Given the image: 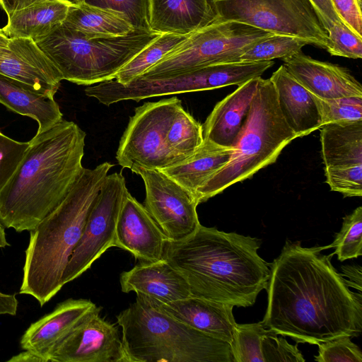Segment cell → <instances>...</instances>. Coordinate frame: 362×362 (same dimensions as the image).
Listing matches in <instances>:
<instances>
[{"label":"cell","instance_id":"1","mask_svg":"<svg viewBox=\"0 0 362 362\" xmlns=\"http://www.w3.org/2000/svg\"><path fill=\"white\" fill-rule=\"evenodd\" d=\"M327 246L304 247L287 240L270 264L266 328L296 343L317 344L362 331L361 294L345 284L322 254Z\"/></svg>","mask_w":362,"mask_h":362},{"label":"cell","instance_id":"2","mask_svg":"<svg viewBox=\"0 0 362 362\" xmlns=\"http://www.w3.org/2000/svg\"><path fill=\"white\" fill-rule=\"evenodd\" d=\"M259 247L256 238L200 224L184 240H166L163 259L185 279L192 296L246 308L266 289L269 278Z\"/></svg>","mask_w":362,"mask_h":362},{"label":"cell","instance_id":"3","mask_svg":"<svg viewBox=\"0 0 362 362\" xmlns=\"http://www.w3.org/2000/svg\"><path fill=\"white\" fill-rule=\"evenodd\" d=\"M86 134L62 119L37 133L16 171L0 190V223L30 231L66 197L83 170Z\"/></svg>","mask_w":362,"mask_h":362},{"label":"cell","instance_id":"4","mask_svg":"<svg viewBox=\"0 0 362 362\" xmlns=\"http://www.w3.org/2000/svg\"><path fill=\"white\" fill-rule=\"evenodd\" d=\"M114 165L83 168L64 200L30 231L20 293L43 306L63 287L62 276L98 192Z\"/></svg>","mask_w":362,"mask_h":362},{"label":"cell","instance_id":"5","mask_svg":"<svg viewBox=\"0 0 362 362\" xmlns=\"http://www.w3.org/2000/svg\"><path fill=\"white\" fill-rule=\"evenodd\" d=\"M127 362H234L230 344L160 311L144 297L117 315Z\"/></svg>","mask_w":362,"mask_h":362},{"label":"cell","instance_id":"6","mask_svg":"<svg viewBox=\"0 0 362 362\" xmlns=\"http://www.w3.org/2000/svg\"><path fill=\"white\" fill-rule=\"evenodd\" d=\"M295 139L279 110L273 83L269 78L260 77L228 162L197 190L196 201L198 204L206 202L228 187L250 178L274 163Z\"/></svg>","mask_w":362,"mask_h":362},{"label":"cell","instance_id":"7","mask_svg":"<svg viewBox=\"0 0 362 362\" xmlns=\"http://www.w3.org/2000/svg\"><path fill=\"white\" fill-rule=\"evenodd\" d=\"M160 35L134 29L122 36L88 39L62 24L35 42L63 80L91 86L115 79L120 69Z\"/></svg>","mask_w":362,"mask_h":362},{"label":"cell","instance_id":"8","mask_svg":"<svg viewBox=\"0 0 362 362\" xmlns=\"http://www.w3.org/2000/svg\"><path fill=\"white\" fill-rule=\"evenodd\" d=\"M272 35L245 23L216 19L189 34L139 77H168L214 64L239 62L247 49Z\"/></svg>","mask_w":362,"mask_h":362},{"label":"cell","instance_id":"9","mask_svg":"<svg viewBox=\"0 0 362 362\" xmlns=\"http://www.w3.org/2000/svg\"><path fill=\"white\" fill-rule=\"evenodd\" d=\"M216 19L294 36L326 49L328 33L310 0H213Z\"/></svg>","mask_w":362,"mask_h":362},{"label":"cell","instance_id":"10","mask_svg":"<svg viewBox=\"0 0 362 362\" xmlns=\"http://www.w3.org/2000/svg\"><path fill=\"white\" fill-rule=\"evenodd\" d=\"M182 106L177 97L146 102L135 108L119 142L116 159L124 168L162 170L177 163L166 136L172 119Z\"/></svg>","mask_w":362,"mask_h":362},{"label":"cell","instance_id":"11","mask_svg":"<svg viewBox=\"0 0 362 362\" xmlns=\"http://www.w3.org/2000/svg\"><path fill=\"white\" fill-rule=\"evenodd\" d=\"M128 192L122 173L107 175L63 274V285L81 276L107 249L115 246L117 218Z\"/></svg>","mask_w":362,"mask_h":362},{"label":"cell","instance_id":"12","mask_svg":"<svg viewBox=\"0 0 362 362\" xmlns=\"http://www.w3.org/2000/svg\"><path fill=\"white\" fill-rule=\"evenodd\" d=\"M131 170L144 181V206L166 239L184 240L200 226L198 203L188 190L157 169L134 167Z\"/></svg>","mask_w":362,"mask_h":362},{"label":"cell","instance_id":"13","mask_svg":"<svg viewBox=\"0 0 362 362\" xmlns=\"http://www.w3.org/2000/svg\"><path fill=\"white\" fill-rule=\"evenodd\" d=\"M51 362H127L119 329L96 313L76 325L53 349Z\"/></svg>","mask_w":362,"mask_h":362},{"label":"cell","instance_id":"14","mask_svg":"<svg viewBox=\"0 0 362 362\" xmlns=\"http://www.w3.org/2000/svg\"><path fill=\"white\" fill-rule=\"evenodd\" d=\"M0 74L24 83L37 92L53 97L62 74L32 39H10L0 47Z\"/></svg>","mask_w":362,"mask_h":362},{"label":"cell","instance_id":"15","mask_svg":"<svg viewBox=\"0 0 362 362\" xmlns=\"http://www.w3.org/2000/svg\"><path fill=\"white\" fill-rule=\"evenodd\" d=\"M166 240L145 206L128 192L117 218L114 247L149 263L163 259Z\"/></svg>","mask_w":362,"mask_h":362},{"label":"cell","instance_id":"16","mask_svg":"<svg viewBox=\"0 0 362 362\" xmlns=\"http://www.w3.org/2000/svg\"><path fill=\"white\" fill-rule=\"evenodd\" d=\"M100 312V308L90 300H66L30 325L21 337V347L48 362L50 353L61 340L83 320Z\"/></svg>","mask_w":362,"mask_h":362},{"label":"cell","instance_id":"17","mask_svg":"<svg viewBox=\"0 0 362 362\" xmlns=\"http://www.w3.org/2000/svg\"><path fill=\"white\" fill-rule=\"evenodd\" d=\"M282 61L289 73L319 98L362 96L361 84L345 67L315 59L302 52Z\"/></svg>","mask_w":362,"mask_h":362},{"label":"cell","instance_id":"18","mask_svg":"<svg viewBox=\"0 0 362 362\" xmlns=\"http://www.w3.org/2000/svg\"><path fill=\"white\" fill-rule=\"evenodd\" d=\"M119 282L122 292H134L153 302L167 303L191 296L185 279L163 259L140 262L122 273Z\"/></svg>","mask_w":362,"mask_h":362},{"label":"cell","instance_id":"19","mask_svg":"<svg viewBox=\"0 0 362 362\" xmlns=\"http://www.w3.org/2000/svg\"><path fill=\"white\" fill-rule=\"evenodd\" d=\"M147 300L160 311L197 330L230 344L233 341L236 322L232 305L192 296L167 303Z\"/></svg>","mask_w":362,"mask_h":362},{"label":"cell","instance_id":"20","mask_svg":"<svg viewBox=\"0 0 362 362\" xmlns=\"http://www.w3.org/2000/svg\"><path fill=\"white\" fill-rule=\"evenodd\" d=\"M269 79L275 89L279 110L296 138L308 135L323 126L316 96L301 85L284 64Z\"/></svg>","mask_w":362,"mask_h":362},{"label":"cell","instance_id":"21","mask_svg":"<svg viewBox=\"0 0 362 362\" xmlns=\"http://www.w3.org/2000/svg\"><path fill=\"white\" fill-rule=\"evenodd\" d=\"M260 77L238 86L215 105L202 124L204 141L233 148L250 111Z\"/></svg>","mask_w":362,"mask_h":362},{"label":"cell","instance_id":"22","mask_svg":"<svg viewBox=\"0 0 362 362\" xmlns=\"http://www.w3.org/2000/svg\"><path fill=\"white\" fill-rule=\"evenodd\" d=\"M150 30L188 35L216 19L213 0H148Z\"/></svg>","mask_w":362,"mask_h":362},{"label":"cell","instance_id":"23","mask_svg":"<svg viewBox=\"0 0 362 362\" xmlns=\"http://www.w3.org/2000/svg\"><path fill=\"white\" fill-rule=\"evenodd\" d=\"M0 103L18 114L34 119L38 123L37 133L50 129L63 119L53 97L40 93L31 86L2 74Z\"/></svg>","mask_w":362,"mask_h":362},{"label":"cell","instance_id":"24","mask_svg":"<svg viewBox=\"0 0 362 362\" xmlns=\"http://www.w3.org/2000/svg\"><path fill=\"white\" fill-rule=\"evenodd\" d=\"M71 4L67 0H44L33 4L8 16L2 30L9 39L35 41L64 23Z\"/></svg>","mask_w":362,"mask_h":362},{"label":"cell","instance_id":"25","mask_svg":"<svg viewBox=\"0 0 362 362\" xmlns=\"http://www.w3.org/2000/svg\"><path fill=\"white\" fill-rule=\"evenodd\" d=\"M232 152L233 148L204 141L190 156L160 170L188 190L195 198L197 190L228 162Z\"/></svg>","mask_w":362,"mask_h":362},{"label":"cell","instance_id":"26","mask_svg":"<svg viewBox=\"0 0 362 362\" xmlns=\"http://www.w3.org/2000/svg\"><path fill=\"white\" fill-rule=\"evenodd\" d=\"M320 143L325 168L362 164V120L324 124Z\"/></svg>","mask_w":362,"mask_h":362},{"label":"cell","instance_id":"27","mask_svg":"<svg viewBox=\"0 0 362 362\" xmlns=\"http://www.w3.org/2000/svg\"><path fill=\"white\" fill-rule=\"evenodd\" d=\"M62 24L88 39L122 36L134 30L119 13L81 1L71 2Z\"/></svg>","mask_w":362,"mask_h":362},{"label":"cell","instance_id":"28","mask_svg":"<svg viewBox=\"0 0 362 362\" xmlns=\"http://www.w3.org/2000/svg\"><path fill=\"white\" fill-rule=\"evenodd\" d=\"M166 141L177 163L181 162L193 154L203 144L202 125L182 105L172 119Z\"/></svg>","mask_w":362,"mask_h":362},{"label":"cell","instance_id":"29","mask_svg":"<svg viewBox=\"0 0 362 362\" xmlns=\"http://www.w3.org/2000/svg\"><path fill=\"white\" fill-rule=\"evenodd\" d=\"M188 35L189 34H161L120 69L116 74L115 80L122 84L129 83L161 60Z\"/></svg>","mask_w":362,"mask_h":362},{"label":"cell","instance_id":"30","mask_svg":"<svg viewBox=\"0 0 362 362\" xmlns=\"http://www.w3.org/2000/svg\"><path fill=\"white\" fill-rule=\"evenodd\" d=\"M309 45L306 41L294 36L273 34L257 42L247 49L240 57L243 62L272 61L291 57Z\"/></svg>","mask_w":362,"mask_h":362},{"label":"cell","instance_id":"31","mask_svg":"<svg viewBox=\"0 0 362 362\" xmlns=\"http://www.w3.org/2000/svg\"><path fill=\"white\" fill-rule=\"evenodd\" d=\"M268 332L262 322L236 323L230 344L234 362H264L261 340Z\"/></svg>","mask_w":362,"mask_h":362},{"label":"cell","instance_id":"32","mask_svg":"<svg viewBox=\"0 0 362 362\" xmlns=\"http://www.w3.org/2000/svg\"><path fill=\"white\" fill-rule=\"evenodd\" d=\"M334 247L340 262L362 255V206L343 218L341 230L327 248Z\"/></svg>","mask_w":362,"mask_h":362},{"label":"cell","instance_id":"33","mask_svg":"<svg viewBox=\"0 0 362 362\" xmlns=\"http://www.w3.org/2000/svg\"><path fill=\"white\" fill-rule=\"evenodd\" d=\"M80 1L119 13L134 29L151 31L148 0H78L77 2Z\"/></svg>","mask_w":362,"mask_h":362},{"label":"cell","instance_id":"34","mask_svg":"<svg viewBox=\"0 0 362 362\" xmlns=\"http://www.w3.org/2000/svg\"><path fill=\"white\" fill-rule=\"evenodd\" d=\"M323 125L330 122L362 120V96H348L334 99L316 97Z\"/></svg>","mask_w":362,"mask_h":362},{"label":"cell","instance_id":"35","mask_svg":"<svg viewBox=\"0 0 362 362\" xmlns=\"http://www.w3.org/2000/svg\"><path fill=\"white\" fill-rule=\"evenodd\" d=\"M326 50L332 56L349 59L362 57V37L351 30L344 23H334L327 31Z\"/></svg>","mask_w":362,"mask_h":362},{"label":"cell","instance_id":"36","mask_svg":"<svg viewBox=\"0 0 362 362\" xmlns=\"http://www.w3.org/2000/svg\"><path fill=\"white\" fill-rule=\"evenodd\" d=\"M325 175L332 191L340 192L344 197L362 196V164L325 168Z\"/></svg>","mask_w":362,"mask_h":362},{"label":"cell","instance_id":"37","mask_svg":"<svg viewBox=\"0 0 362 362\" xmlns=\"http://www.w3.org/2000/svg\"><path fill=\"white\" fill-rule=\"evenodd\" d=\"M349 336H339L318 344V362H362V352Z\"/></svg>","mask_w":362,"mask_h":362},{"label":"cell","instance_id":"38","mask_svg":"<svg viewBox=\"0 0 362 362\" xmlns=\"http://www.w3.org/2000/svg\"><path fill=\"white\" fill-rule=\"evenodd\" d=\"M276 332H269L261 340V352L264 362H304L305 360L297 345L290 344Z\"/></svg>","mask_w":362,"mask_h":362},{"label":"cell","instance_id":"39","mask_svg":"<svg viewBox=\"0 0 362 362\" xmlns=\"http://www.w3.org/2000/svg\"><path fill=\"white\" fill-rule=\"evenodd\" d=\"M28 142H21L0 132V190L10 180L20 164Z\"/></svg>","mask_w":362,"mask_h":362},{"label":"cell","instance_id":"40","mask_svg":"<svg viewBox=\"0 0 362 362\" xmlns=\"http://www.w3.org/2000/svg\"><path fill=\"white\" fill-rule=\"evenodd\" d=\"M341 21L362 37L361 6L356 0H330Z\"/></svg>","mask_w":362,"mask_h":362},{"label":"cell","instance_id":"41","mask_svg":"<svg viewBox=\"0 0 362 362\" xmlns=\"http://www.w3.org/2000/svg\"><path fill=\"white\" fill-rule=\"evenodd\" d=\"M10 246L6 240L5 227L0 223V248ZM18 301L16 294H6L0 291V315H16Z\"/></svg>","mask_w":362,"mask_h":362},{"label":"cell","instance_id":"42","mask_svg":"<svg viewBox=\"0 0 362 362\" xmlns=\"http://www.w3.org/2000/svg\"><path fill=\"white\" fill-rule=\"evenodd\" d=\"M310 1L320 15L323 24L327 31L334 23L342 22L330 0H310Z\"/></svg>","mask_w":362,"mask_h":362},{"label":"cell","instance_id":"43","mask_svg":"<svg viewBox=\"0 0 362 362\" xmlns=\"http://www.w3.org/2000/svg\"><path fill=\"white\" fill-rule=\"evenodd\" d=\"M341 269L340 274L345 284L361 291V267L344 265Z\"/></svg>","mask_w":362,"mask_h":362},{"label":"cell","instance_id":"44","mask_svg":"<svg viewBox=\"0 0 362 362\" xmlns=\"http://www.w3.org/2000/svg\"><path fill=\"white\" fill-rule=\"evenodd\" d=\"M42 1L44 0H0V6L8 16L16 11Z\"/></svg>","mask_w":362,"mask_h":362},{"label":"cell","instance_id":"45","mask_svg":"<svg viewBox=\"0 0 362 362\" xmlns=\"http://www.w3.org/2000/svg\"><path fill=\"white\" fill-rule=\"evenodd\" d=\"M8 362H45L42 357L29 351L24 350L8 360Z\"/></svg>","mask_w":362,"mask_h":362},{"label":"cell","instance_id":"46","mask_svg":"<svg viewBox=\"0 0 362 362\" xmlns=\"http://www.w3.org/2000/svg\"><path fill=\"white\" fill-rule=\"evenodd\" d=\"M10 39L6 35L2 29H0V47H5L9 42Z\"/></svg>","mask_w":362,"mask_h":362},{"label":"cell","instance_id":"47","mask_svg":"<svg viewBox=\"0 0 362 362\" xmlns=\"http://www.w3.org/2000/svg\"><path fill=\"white\" fill-rule=\"evenodd\" d=\"M357 2L361 6L362 4V0H356Z\"/></svg>","mask_w":362,"mask_h":362},{"label":"cell","instance_id":"48","mask_svg":"<svg viewBox=\"0 0 362 362\" xmlns=\"http://www.w3.org/2000/svg\"><path fill=\"white\" fill-rule=\"evenodd\" d=\"M67 1H71V2H73V3H76V2H77L78 0H67Z\"/></svg>","mask_w":362,"mask_h":362}]
</instances>
